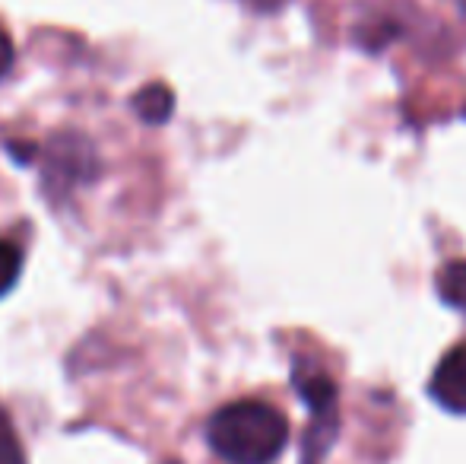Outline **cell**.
Here are the masks:
<instances>
[{"mask_svg":"<svg viewBox=\"0 0 466 464\" xmlns=\"http://www.w3.org/2000/svg\"><path fill=\"white\" fill-rule=\"evenodd\" d=\"M207 442L226 464H273L289 442V420L273 404L241 397L209 417Z\"/></svg>","mask_w":466,"mask_h":464,"instance_id":"obj_1","label":"cell"},{"mask_svg":"<svg viewBox=\"0 0 466 464\" xmlns=\"http://www.w3.org/2000/svg\"><path fill=\"white\" fill-rule=\"evenodd\" d=\"M98 172H102V162H98L96 143L76 130H61L42 147V191L55 204L93 185Z\"/></svg>","mask_w":466,"mask_h":464,"instance_id":"obj_2","label":"cell"},{"mask_svg":"<svg viewBox=\"0 0 466 464\" xmlns=\"http://www.w3.org/2000/svg\"><path fill=\"white\" fill-rule=\"evenodd\" d=\"M429 395L448 414L466 417V344L444 353V359L431 372Z\"/></svg>","mask_w":466,"mask_h":464,"instance_id":"obj_3","label":"cell"},{"mask_svg":"<svg viewBox=\"0 0 466 464\" xmlns=\"http://www.w3.org/2000/svg\"><path fill=\"white\" fill-rule=\"evenodd\" d=\"M130 108H134V115L140 118L143 124L159 128V124H166L175 112V93L166 83H149V87L137 89L134 99H130Z\"/></svg>","mask_w":466,"mask_h":464,"instance_id":"obj_4","label":"cell"},{"mask_svg":"<svg viewBox=\"0 0 466 464\" xmlns=\"http://www.w3.org/2000/svg\"><path fill=\"white\" fill-rule=\"evenodd\" d=\"M295 391L299 397L314 410V414H330L333 410V401H337V385L318 369H308V372H299L295 369Z\"/></svg>","mask_w":466,"mask_h":464,"instance_id":"obj_5","label":"cell"},{"mask_svg":"<svg viewBox=\"0 0 466 464\" xmlns=\"http://www.w3.org/2000/svg\"><path fill=\"white\" fill-rule=\"evenodd\" d=\"M438 293L448 305L466 312V261H451L438 273Z\"/></svg>","mask_w":466,"mask_h":464,"instance_id":"obj_6","label":"cell"},{"mask_svg":"<svg viewBox=\"0 0 466 464\" xmlns=\"http://www.w3.org/2000/svg\"><path fill=\"white\" fill-rule=\"evenodd\" d=\"M19 273H23V252L10 239H0V299L16 286Z\"/></svg>","mask_w":466,"mask_h":464,"instance_id":"obj_7","label":"cell"},{"mask_svg":"<svg viewBox=\"0 0 466 464\" xmlns=\"http://www.w3.org/2000/svg\"><path fill=\"white\" fill-rule=\"evenodd\" d=\"M0 464H25V452L19 446V436L6 410L0 407Z\"/></svg>","mask_w":466,"mask_h":464,"instance_id":"obj_8","label":"cell"},{"mask_svg":"<svg viewBox=\"0 0 466 464\" xmlns=\"http://www.w3.org/2000/svg\"><path fill=\"white\" fill-rule=\"evenodd\" d=\"M13 64H16V45H13L10 32L0 29V80H4V77L10 74Z\"/></svg>","mask_w":466,"mask_h":464,"instance_id":"obj_9","label":"cell"},{"mask_svg":"<svg viewBox=\"0 0 466 464\" xmlns=\"http://www.w3.org/2000/svg\"><path fill=\"white\" fill-rule=\"evenodd\" d=\"M6 150L13 153V160L23 162V166H29L32 160H35V153H42V147H35V143H25V140H10L6 143Z\"/></svg>","mask_w":466,"mask_h":464,"instance_id":"obj_10","label":"cell"},{"mask_svg":"<svg viewBox=\"0 0 466 464\" xmlns=\"http://www.w3.org/2000/svg\"><path fill=\"white\" fill-rule=\"evenodd\" d=\"M264 4H273V0H264Z\"/></svg>","mask_w":466,"mask_h":464,"instance_id":"obj_11","label":"cell"}]
</instances>
